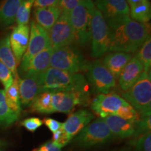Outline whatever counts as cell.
Wrapping results in <instances>:
<instances>
[{
	"label": "cell",
	"instance_id": "41",
	"mask_svg": "<svg viewBox=\"0 0 151 151\" xmlns=\"http://www.w3.org/2000/svg\"><path fill=\"white\" fill-rule=\"evenodd\" d=\"M122 151H129V150H122Z\"/></svg>",
	"mask_w": 151,
	"mask_h": 151
},
{
	"label": "cell",
	"instance_id": "16",
	"mask_svg": "<svg viewBox=\"0 0 151 151\" xmlns=\"http://www.w3.org/2000/svg\"><path fill=\"white\" fill-rule=\"evenodd\" d=\"M53 49H45L32 58L24 69L20 71L24 77H38L50 67V60Z\"/></svg>",
	"mask_w": 151,
	"mask_h": 151
},
{
	"label": "cell",
	"instance_id": "18",
	"mask_svg": "<svg viewBox=\"0 0 151 151\" xmlns=\"http://www.w3.org/2000/svg\"><path fill=\"white\" fill-rule=\"evenodd\" d=\"M20 102L22 106H29L38 94L42 92L37 77L18 78Z\"/></svg>",
	"mask_w": 151,
	"mask_h": 151
},
{
	"label": "cell",
	"instance_id": "37",
	"mask_svg": "<svg viewBox=\"0 0 151 151\" xmlns=\"http://www.w3.org/2000/svg\"><path fill=\"white\" fill-rule=\"evenodd\" d=\"M59 0H35L34 8H48L52 6H58Z\"/></svg>",
	"mask_w": 151,
	"mask_h": 151
},
{
	"label": "cell",
	"instance_id": "10",
	"mask_svg": "<svg viewBox=\"0 0 151 151\" xmlns=\"http://www.w3.org/2000/svg\"><path fill=\"white\" fill-rule=\"evenodd\" d=\"M90 96L88 91L52 92V106L54 113H70L76 106L88 105Z\"/></svg>",
	"mask_w": 151,
	"mask_h": 151
},
{
	"label": "cell",
	"instance_id": "31",
	"mask_svg": "<svg viewBox=\"0 0 151 151\" xmlns=\"http://www.w3.org/2000/svg\"><path fill=\"white\" fill-rule=\"evenodd\" d=\"M134 141L135 151H151V133L146 132L139 136Z\"/></svg>",
	"mask_w": 151,
	"mask_h": 151
},
{
	"label": "cell",
	"instance_id": "12",
	"mask_svg": "<svg viewBox=\"0 0 151 151\" xmlns=\"http://www.w3.org/2000/svg\"><path fill=\"white\" fill-rule=\"evenodd\" d=\"M127 102L121 96L115 93L99 94L91 103L93 112L101 118L109 116H117L119 111Z\"/></svg>",
	"mask_w": 151,
	"mask_h": 151
},
{
	"label": "cell",
	"instance_id": "1",
	"mask_svg": "<svg viewBox=\"0 0 151 151\" xmlns=\"http://www.w3.org/2000/svg\"><path fill=\"white\" fill-rule=\"evenodd\" d=\"M106 24L110 36L109 51L135 52L150 37L148 25L136 21L130 16Z\"/></svg>",
	"mask_w": 151,
	"mask_h": 151
},
{
	"label": "cell",
	"instance_id": "29",
	"mask_svg": "<svg viewBox=\"0 0 151 151\" xmlns=\"http://www.w3.org/2000/svg\"><path fill=\"white\" fill-rule=\"evenodd\" d=\"M138 59L142 64L143 71H150L151 66V39L149 37L141 46L139 53L137 55Z\"/></svg>",
	"mask_w": 151,
	"mask_h": 151
},
{
	"label": "cell",
	"instance_id": "19",
	"mask_svg": "<svg viewBox=\"0 0 151 151\" xmlns=\"http://www.w3.org/2000/svg\"><path fill=\"white\" fill-rule=\"evenodd\" d=\"M102 119L115 138L126 139L134 134L135 122L116 116H109Z\"/></svg>",
	"mask_w": 151,
	"mask_h": 151
},
{
	"label": "cell",
	"instance_id": "42",
	"mask_svg": "<svg viewBox=\"0 0 151 151\" xmlns=\"http://www.w3.org/2000/svg\"><path fill=\"white\" fill-rule=\"evenodd\" d=\"M0 151H3V150H1V149H0Z\"/></svg>",
	"mask_w": 151,
	"mask_h": 151
},
{
	"label": "cell",
	"instance_id": "30",
	"mask_svg": "<svg viewBox=\"0 0 151 151\" xmlns=\"http://www.w3.org/2000/svg\"><path fill=\"white\" fill-rule=\"evenodd\" d=\"M151 129V118L150 116L139 117L135 122V132L133 137L136 139L139 136L150 132Z\"/></svg>",
	"mask_w": 151,
	"mask_h": 151
},
{
	"label": "cell",
	"instance_id": "34",
	"mask_svg": "<svg viewBox=\"0 0 151 151\" xmlns=\"http://www.w3.org/2000/svg\"><path fill=\"white\" fill-rule=\"evenodd\" d=\"M43 124V120L39 118H36V117L24 119L20 122V124L22 127L31 132L37 131L39 127L42 126Z\"/></svg>",
	"mask_w": 151,
	"mask_h": 151
},
{
	"label": "cell",
	"instance_id": "22",
	"mask_svg": "<svg viewBox=\"0 0 151 151\" xmlns=\"http://www.w3.org/2000/svg\"><path fill=\"white\" fill-rule=\"evenodd\" d=\"M23 0H3L0 2V26L7 27L16 22L18 8Z\"/></svg>",
	"mask_w": 151,
	"mask_h": 151
},
{
	"label": "cell",
	"instance_id": "27",
	"mask_svg": "<svg viewBox=\"0 0 151 151\" xmlns=\"http://www.w3.org/2000/svg\"><path fill=\"white\" fill-rule=\"evenodd\" d=\"M18 117L11 111L5 100L4 90H0V127H8L17 121Z\"/></svg>",
	"mask_w": 151,
	"mask_h": 151
},
{
	"label": "cell",
	"instance_id": "17",
	"mask_svg": "<svg viewBox=\"0 0 151 151\" xmlns=\"http://www.w3.org/2000/svg\"><path fill=\"white\" fill-rule=\"evenodd\" d=\"M143 71L142 64L138 59L137 56L132 57L119 76V87L122 91L124 92L129 89Z\"/></svg>",
	"mask_w": 151,
	"mask_h": 151
},
{
	"label": "cell",
	"instance_id": "5",
	"mask_svg": "<svg viewBox=\"0 0 151 151\" xmlns=\"http://www.w3.org/2000/svg\"><path fill=\"white\" fill-rule=\"evenodd\" d=\"M88 62L78 48L73 45L55 49L50 60V67L72 73L86 71Z\"/></svg>",
	"mask_w": 151,
	"mask_h": 151
},
{
	"label": "cell",
	"instance_id": "32",
	"mask_svg": "<svg viewBox=\"0 0 151 151\" xmlns=\"http://www.w3.org/2000/svg\"><path fill=\"white\" fill-rule=\"evenodd\" d=\"M71 140H72V139L67 134V133L65 130L62 129V127L52 133V139L51 141L55 146H56L60 149L67 146L68 143L70 142Z\"/></svg>",
	"mask_w": 151,
	"mask_h": 151
},
{
	"label": "cell",
	"instance_id": "28",
	"mask_svg": "<svg viewBox=\"0 0 151 151\" xmlns=\"http://www.w3.org/2000/svg\"><path fill=\"white\" fill-rule=\"evenodd\" d=\"M35 0H23L19 6L16 17L18 25H27L29 22L30 13Z\"/></svg>",
	"mask_w": 151,
	"mask_h": 151
},
{
	"label": "cell",
	"instance_id": "26",
	"mask_svg": "<svg viewBox=\"0 0 151 151\" xmlns=\"http://www.w3.org/2000/svg\"><path fill=\"white\" fill-rule=\"evenodd\" d=\"M129 16L133 20L146 24L151 18V6L150 1H145L129 7Z\"/></svg>",
	"mask_w": 151,
	"mask_h": 151
},
{
	"label": "cell",
	"instance_id": "7",
	"mask_svg": "<svg viewBox=\"0 0 151 151\" xmlns=\"http://www.w3.org/2000/svg\"><path fill=\"white\" fill-rule=\"evenodd\" d=\"M91 55L94 58H100L109 51L110 36L108 25L99 11L94 13L91 25Z\"/></svg>",
	"mask_w": 151,
	"mask_h": 151
},
{
	"label": "cell",
	"instance_id": "14",
	"mask_svg": "<svg viewBox=\"0 0 151 151\" xmlns=\"http://www.w3.org/2000/svg\"><path fill=\"white\" fill-rule=\"evenodd\" d=\"M94 118V114L87 109H80L71 113L65 122H62V127L67 134L73 139L81 130L92 122Z\"/></svg>",
	"mask_w": 151,
	"mask_h": 151
},
{
	"label": "cell",
	"instance_id": "40",
	"mask_svg": "<svg viewBox=\"0 0 151 151\" xmlns=\"http://www.w3.org/2000/svg\"><path fill=\"white\" fill-rule=\"evenodd\" d=\"M2 145H3V142H2V141L0 140V146H2Z\"/></svg>",
	"mask_w": 151,
	"mask_h": 151
},
{
	"label": "cell",
	"instance_id": "3",
	"mask_svg": "<svg viewBox=\"0 0 151 151\" xmlns=\"http://www.w3.org/2000/svg\"><path fill=\"white\" fill-rule=\"evenodd\" d=\"M96 7L92 0H83L69 13L74 43L85 46L91 38V25Z\"/></svg>",
	"mask_w": 151,
	"mask_h": 151
},
{
	"label": "cell",
	"instance_id": "21",
	"mask_svg": "<svg viewBox=\"0 0 151 151\" xmlns=\"http://www.w3.org/2000/svg\"><path fill=\"white\" fill-rule=\"evenodd\" d=\"M62 10L59 6L35 9L34 11L36 22L47 32L50 31L59 18Z\"/></svg>",
	"mask_w": 151,
	"mask_h": 151
},
{
	"label": "cell",
	"instance_id": "11",
	"mask_svg": "<svg viewBox=\"0 0 151 151\" xmlns=\"http://www.w3.org/2000/svg\"><path fill=\"white\" fill-rule=\"evenodd\" d=\"M69 13L62 11L59 18L48 32L50 46L53 50L74 43Z\"/></svg>",
	"mask_w": 151,
	"mask_h": 151
},
{
	"label": "cell",
	"instance_id": "2",
	"mask_svg": "<svg viewBox=\"0 0 151 151\" xmlns=\"http://www.w3.org/2000/svg\"><path fill=\"white\" fill-rule=\"evenodd\" d=\"M43 92L87 91V81L81 73H72L49 67L37 77Z\"/></svg>",
	"mask_w": 151,
	"mask_h": 151
},
{
	"label": "cell",
	"instance_id": "33",
	"mask_svg": "<svg viewBox=\"0 0 151 151\" xmlns=\"http://www.w3.org/2000/svg\"><path fill=\"white\" fill-rule=\"evenodd\" d=\"M0 81L4 87V90L10 87L14 81L12 73L1 62H0Z\"/></svg>",
	"mask_w": 151,
	"mask_h": 151
},
{
	"label": "cell",
	"instance_id": "35",
	"mask_svg": "<svg viewBox=\"0 0 151 151\" xmlns=\"http://www.w3.org/2000/svg\"><path fill=\"white\" fill-rule=\"evenodd\" d=\"M82 1L83 0H59L58 6L62 11L70 12Z\"/></svg>",
	"mask_w": 151,
	"mask_h": 151
},
{
	"label": "cell",
	"instance_id": "4",
	"mask_svg": "<svg viewBox=\"0 0 151 151\" xmlns=\"http://www.w3.org/2000/svg\"><path fill=\"white\" fill-rule=\"evenodd\" d=\"M121 97L137 111L140 117L150 116V71H143L129 89L121 92Z\"/></svg>",
	"mask_w": 151,
	"mask_h": 151
},
{
	"label": "cell",
	"instance_id": "36",
	"mask_svg": "<svg viewBox=\"0 0 151 151\" xmlns=\"http://www.w3.org/2000/svg\"><path fill=\"white\" fill-rule=\"evenodd\" d=\"M43 123L45 124V125L52 132V133L55 132L58 130H59L62 127V122H60L55 119L50 118H46L43 119Z\"/></svg>",
	"mask_w": 151,
	"mask_h": 151
},
{
	"label": "cell",
	"instance_id": "38",
	"mask_svg": "<svg viewBox=\"0 0 151 151\" xmlns=\"http://www.w3.org/2000/svg\"><path fill=\"white\" fill-rule=\"evenodd\" d=\"M33 151H62L61 149L58 148L56 146L52 143L51 141L43 143L39 147L36 148Z\"/></svg>",
	"mask_w": 151,
	"mask_h": 151
},
{
	"label": "cell",
	"instance_id": "13",
	"mask_svg": "<svg viewBox=\"0 0 151 151\" xmlns=\"http://www.w3.org/2000/svg\"><path fill=\"white\" fill-rule=\"evenodd\" d=\"M94 4L106 23L130 16L127 0H94Z\"/></svg>",
	"mask_w": 151,
	"mask_h": 151
},
{
	"label": "cell",
	"instance_id": "6",
	"mask_svg": "<svg viewBox=\"0 0 151 151\" xmlns=\"http://www.w3.org/2000/svg\"><path fill=\"white\" fill-rule=\"evenodd\" d=\"M114 138L106 122L99 118L84 127L73 138V141L80 148H90L110 142Z\"/></svg>",
	"mask_w": 151,
	"mask_h": 151
},
{
	"label": "cell",
	"instance_id": "20",
	"mask_svg": "<svg viewBox=\"0 0 151 151\" xmlns=\"http://www.w3.org/2000/svg\"><path fill=\"white\" fill-rule=\"evenodd\" d=\"M132 58V56L130 53L124 52H113L108 54L104 58L103 64L117 80L122 69Z\"/></svg>",
	"mask_w": 151,
	"mask_h": 151
},
{
	"label": "cell",
	"instance_id": "9",
	"mask_svg": "<svg viewBox=\"0 0 151 151\" xmlns=\"http://www.w3.org/2000/svg\"><path fill=\"white\" fill-rule=\"evenodd\" d=\"M50 47L51 46L48 32L32 20L31 22V27L29 28V43L27 50L20 62V71L25 67L32 58Z\"/></svg>",
	"mask_w": 151,
	"mask_h": 151
},
{
	"label": "cell",
	"instance_id": "23",
	"mask_svg": "<svg viewBox=\"0 0 151 151\" xmlns=\"http://www.w3.org/2000/svg\"><path fill=\"white\" fill-rule=\"evenodd\" d=\"M0 62H1L6 67H8L12 73L14 78L18 76L17 62L16 58L13 52L9 41V36L0 40Z\"/></svg>",
	"mask_w": 151,
	"mask_h": 151
},
{
	"label": "cell",
	"instance_id": "15",
	"mask_svg": "<svg viewBox=\"0 0 151 151\" xmlns=\"http://www.w3.org/2000/svg\"><path fill=\"white\" fill-rule=\"evenodd\" d=\"M29 39V26L17 25L9 36L10 45L19 65L22 58L27 50Z\"/></svg>",
	"mask_w": 151,
	"mask_h": 151
},
{
	"label": "cell",
	"instance_id": "25",
	"mask_svg": "<svg viewBox=\"0 0 151 151\" xmlns=\"http://www.w3.org/2000/svg\"><path fill=\"white\" fill-rule=\"evenodd\" d=\"M52 92H43L38 94L30 104L32 111L42 114L54 113L52 106Z\"/></svg>",
	"mask_w": 151,
	"mask_h": 151
},
{
	"label": "cell",
	"instance_id": "24",
	"mask_svg": "<svg viewBox=\"0 0 151 151\" xmlns=\"http://www.w3.org/2000/svg\"><path fill=\"white\" fill-rule=\"evenodd\" d=\"M19 76L14 78L13 83L7 89L4 90V96L6 104L9 109L19 117L21 112V105L20 102V94H19Z\"/></svg>",
	"mask_w": 151,
	"mask_h": 151
},
{
	"label": "cell",
	"instance_id": "39",
	"mask_svg": "<svg viewBox=\"0 0 151 151\" xmlns=\"http://www.w3.org/2000/svg\"><path fill=\"white\" fill-rule=\"evenodd\" d=\"M149 0H127V4L129 6V7H131L132 6H134L139 4L145 2V1H148Z\"/></svg>",
	"mask_w": 151,
	"mask_h": 151
},
{
	"label": "cell",
	"instance_id": "8",
	"mask_svg": "<svg viewBox=\"0 0 151 151\" xmlns=\"http://www.w3.org/2000/svg\"><path fill=\"white\" fill-rule=\"evenodd\" d=\"M86 76L94 91L99 94H109L116 88V80L100 60L88 63Z\"/></svg>",
	"mask_w": 151,
	"mask_h": 151
}]
</instances>
